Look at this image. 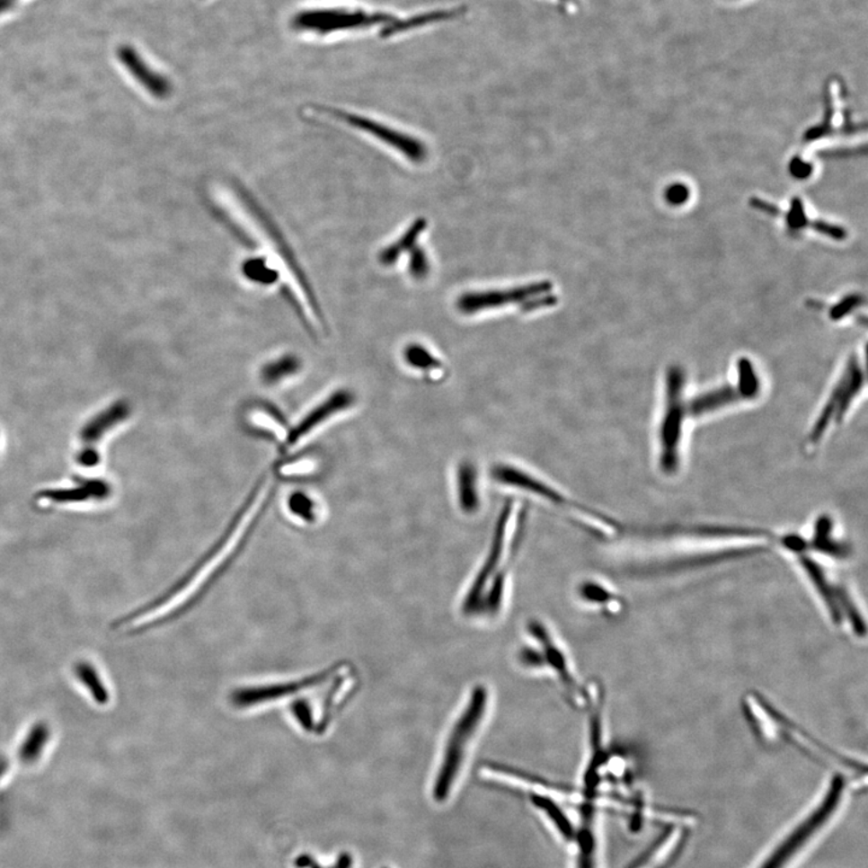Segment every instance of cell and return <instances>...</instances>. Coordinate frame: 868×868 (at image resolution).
Returning <instances> with one entry per match:
<instances>
[{"label":"cell","mask_w":868,"mask_h":868,"mask_svg":"<svg viewBox=\"0 0 868 868\" xmlns=\"http://www.w3.org/2000/svg\"><path fill=\"white\" fill-rule=\"evenodd\" d=\"M358 686L354 667L335 662L299 678L236 687L229 694L228 702L236 712L244 713L281 705L294 729L320 739L330 732Z\"/></svg>","instance_id":"1"},{"label":"cell","mask_w":868,"mask_h":868,"mask_svg":"<svg viewBox=\"0 0 868 868\" xmlns=\"http://www.w3.org/2000/svg\"><path fill=\"white\" fill-rule=\"evenodd\" d=\"M271 488L273 478L264 475L217 545L167 591L115 621L114 629L146 633L180 619L202 602L245 545Z\"/></svg>","instance_id":"2"},{"label":"cell","mask_w":868,"mask_h":868,"mask_svg":"<svg viewBox=\"0 0 868 868\" xmlns=\"http://www.w3.org/2000/svg\"><path fill=\"white\" fill-rule=\"evenodd\" d=\"M686 386V374L683 367L669 366L665 376V394L658 430L659 468L669 476L677 474L682 465L684 430L689 419Z\"/></svg>","instance_id":"3"},{"label":"cell","mask_w":868,"mask_h":868,"mask_svg":"<svg viewBox=\"0 0 868 868\" xmlns=\"http://www.w3.org/2000/svg\"><path fill=\"white\" fill-rule=\"evenodd\" d=\"M845 790L846 783L842 775L832 779L823 799L775 846L774 850L765 856V860L757 868H788L830 824L841 807Z\"/></svg>","instance_id":"4"},{"label":"cell","mask_w":868,"mask_h":868,"mask_svg":"<svg viewBox=\"0 0 868 868\" xmlns=\"http://www.w3.org/2000/svg\"><path fill=\"white\" fill-rule=\"evenodd\" d=\"M864 386V370L859 356L854 354L846 359L841 376L824 402L813 426L807 433L804 447L814 450L828 436V430L838 427L846 418L850 408L860 396Z\"/></svg>","instance_id":"5"},{"label":"cell","mask_w":868,"mask_h":868,"mask_svg":"<svg viewBox=\"0 0 868 868\" xmlns=\"http://www.w3.org/2000/svg\"><path fill=\"white\" fill-rule=\"evenodd\" d=\"M492 474L493 479L499 482L500 484L531 493V495L539 497V499L552 503L553 506L580 511V513L587 515V517L596 518V520L602 522V524L608 525V527H616L617 526L616 522L610 520L605 515L596 513L590 508L571 502L563 493L556 492L552 485L546 484L545 482L538 479L537 476L529 474L528 472L524 471L522 468L515 467L513 465L500 464L492 468Z\"/></svg>","instance_id":"6"},{"label":"cell","mask_w":868,"mask_h":868,"mask_svg":"<svg viewBox=\"0 0 868 868\" xmlns=\"http://www.w3.org/2000/svg\"><path fill=\"white\" fill-rule=\"evenodd\" d=\"M394 17L389 13H369L347 12L341 9L310 10L297 13L294 19V26L301 30L313 31L320 34H330L337 31L354 30V28H367L390 24Z\"/></svg>","instance_id":"7"},{"label":"cell","mask_w":868,"mask_h":868,"mask_svg":"<svg viewBox=\"0 0 868 868\" xmlns=\"http://www.w3.org/2000/svg\"><path fill=\"white\" fill-rule=\"evenodd\" d=\"M323 111L326 114L330 115L331 118L335 120H340V121L349 125L351 128L361 130L363 133H368L370 136L376 137L381 143L389 145L393 149L397 150L398 153L403 154V156L407 157L408 160L412 162H423L426 160L427 147L421 143V141L415 139L408 134L398 132V130L391 128L383 125V123L374 121L368 118H363L361 115L352 114V112H348L344 111H338V109L323 108Z\"/></svg>","instance_id":"8"},{"label":"cell","mask_w":868,"mask_h":868,"mask_svg":"<svg viewBox=\"0 0 868 868\" xmlns=\"http://www.w3.org/2000/svg\"><path fill=\"white\" fill-rule=\"evenodd\" d=\"M553 284L549 281L534 282L525 286L508 289H492V291L468 292L460 296L457 301L458 312L465 315H473L486 310L500 308L509 305H521L532 299L552 292Z\"/></svg>","instance_id":"9"},{"label":"cell","mask_w":868,"mask_h":868,"mask_svg":"<svg viewBox=\"0 0 868 868\" xmlns=\"http://www.w3.org/2000/svg\"><path fill=\"white\" fill-rule=\"evenodd\" d=\"M662 834L630 868H670L686 848L689 821L674 818L663 824Z\"/></svg>","instance_id":"10"},{"label":"cell","mask_w":868,"mask_h":868,"mask_svg":"<svg viewBox=\"0 0 868 868\" xmlns=\"http://www.w3.org/2000/svg\"><path fill=\"white\" fill-rule=\"evenodd\" d=\"M354 403V394L349 393V391L341 390L331 394L330 398L324 400L323 403L314 408L306 418H303L297 426L288 430V438L284 442L286 449L297 447L302 440L312 436L323 423L330 421L338 414L347 412Z\"/></svg>","instance_id":"11"},{"label":"cell","mask_w":868,"mask_h":868,"mask_svg":"<svg viewBox=\"0 0 868 868\" xmlns=\"http://www.w3.org/2000/svg\"><path fill=\"white\" fill-rule=\"evenodd\" d=\"M750 400L754 398L737 381L736 385H722L687 400V412L689 418H704L740 402Z\"/></svg>","instance_id":"12"},{"label":"cell","mask_w":868,"mask_h":868,"mask_svg":"<svg viewBox=\"0 0 868 868\" xmlns=\"http://www.w3.org/2000/svg\"><path fill=\"white\" fill-rule=\"evenodd\" d=\"M119 58L130 74L155 97L164 100L171 94L172 86L169 81L151 70L130 46H122L119 50Z\"/></svg>","instance_id":"13"},{"label":"cell","mask_w":868,"mask_h":868,"mask_svg":"<svg viewBox=\"0 0 868 868\" xmlns=\"http://www.w3.org/2000/svg\"><path fill=\"white\" fill-rule=\"evenodd\" d=\"M580 828L575 835L579 846L578 868H596L595 807L585 801L580 808Z\"/></svg>","instance_id":"14"},{"label":"cell","mask_w":868,"mask_h":868,"mask_svg":"<svg viewBox=\"0 0 868 868\" xmlns=\"http://www.w3.org/2000/svg\"><path fill=\"white\" fill-rule=\"evenodd\" d=\"M129 412L130 408L126 402H118V403L112 404L111 408L95 416L84 427L83 432H81V439L86 444L98 442L105 432L128 418Z\"/></svg>","instance_id":"15"},{"label":"cell","mask_w":868,"mask_h":868,"mask_svg":"<svg viewBox=\"0 0 868 868\" xmlns=\"http://www.w3.org/2000/svg\"><path fill=\"white\" fill-rule=\"evenodd\" d=\"M111 493V486L103 480H81L77 488L68 490H55L46 492L42 497H48L58 502H80L87 500H103Z\"/></svg>","instance_id":"16"},{"label":"cell","mask_w":868,"mask_h":868,"mask_svg":"<svg viewBox=\"0 0 868 868\" xmlns=\"http://www.w3.org/2000/svg\"><path fill=\"white\" fill-rule=\"evenodd\" d=\"M462 13V10L451 9V10H436V12H429L425 13H419V15H414L409 17V19L397 20L394 19L393 22L387 24L381 31V35L384 38L394 37V35H398L404 33V31L415 30V28H420L423 26H429V24L442 22V21L453 19Z\"/></svg>","instance_id":"17"},{"label":"cell","mask_w":868,"mask_h":868,"mask_svg":"<svg viewBox=\"0 0 868 868\" xmlns=\"http://www.w3.org/2000/svg\"><path fill=\"white\" fill-rule=\"evenodd\" d=\"M427 227V221L423 218L415 221L414 224L411 226V228L401 236L397 242L393 243V244L385 248L383 252H380L379 261L383 266H393L394 263L397 262L404 252H411L416 246V242H418L419 236L421 233L425 231Z\"/></svg>","instance_id":"18"},{"label":"cell","mask_w":868,"mask_h":868,"mask_svg":"<svg viewBox=\"0 0 868 868\" xmlns=\"http://www.w3.org/2000/svg\"><path fill=\"white\" fill-rule=\"evenodd\" d=\"M403 358L409 367L422 373L429 374L443 370V362L421 344H409L404 349Z\"/></svg>","instance_id":"19"},{"label":"cell","mask_w":868,"mask_h":868,"mask_svg":"<svg viewBox=\"0 0 868 868\" xmlns=\"http://www.w3.org/2000/svg\"><path fill=\"white\" fill-rule=\"evenodd\" d=\"M458 500L465 511L475 510L479 506L476 475L471 465H462L458 471Z\"/></svg>","instance_id":"20"},{"label":"cell","mask_w":868,"mask_h":868,"mask_svg":"<svg viewBox=\"0 0 868 868\" xmlns=\"http://www.w3.org/2000/svg\"><path fill=\"white\" fill-rule=\"evenodd\" d=\"M242 273L249 281L261 286H271L278 282L279 271L270 266V261L252 257L242 264Z\"/></svg>","instance_id":"21"},{"label":"cell","mask_w":868,"mask_h":868,"mask_svg":"<svg viewBox=\"0 0 868 868\" xmlns=\"http://www.w3.org/2000/svg\"><path fill=\"white\" fill-rule=\"evenodd\" d=\"M535 806L538 807L539 810L545 811L550 819H552L553 824L555 825L557 830L560 834L563 836L567 841H573L575 838V832L573 825L568 820L566 815L563 811L560 810L559 806L553 800L548 799V797L541 795H534L532 797Z\"/></svg>","instance_id":"22"},{"label":"cell","mask_w":868,"mask_h":868,"mask_svg":"<svg viewBox=\"0 0 868 868\" xmlns=\"http://www.w3.org/2000/svg\"><path fill=\"white\" fill-rule=\"evenodd\" d=\"M297 369V359L284 358L267 366V368L263 370V376L268 383H278V381L284 379V377L292 376Z\"/></svg>","instance_id":"23"},{"label":"cell","mask_w":868,"mask_h":868,"mask_svg":"<svg viewBox=\"0 0 868 868\" xmlns=\"http://www.w3.org/2000/svg\"><path fill=\"white\" fill-rule=\"evenodd\" d=\"M288 502L289 509L296 517L306 522L315 520V504L305 493H296Z\"/></svg>","instance_id":"24"},{"label":"cell","mask_w":868,"mask_h":868,"mask_svg":"<svg viewBox=\"0 0 868 868\" xmlns=\"http://www.w3.org/2000/svg\"><path fill=\"white\" fill-rule=\"evenodd\" d=\"M409 271L415 279H423L430 273V261L427 259L426 252L419 246L412 249L411 262H409Z\"/></svg>","instance_id":"25"},{"label":"cell","mask_w":868,"mask_h":868,"mask_svg":"<svg viewBox=\"0 0 868 868\" xmlns=\"http://www.w3.org/2000/svg\"><path fill=\"white\" fill-rule=\"evenodd\" d=\"M77 461L84 467H93V465H98V462H100V455L94 449L86 447V449L81 451L79 456H77Z\"/></svg>","instance_id":"26"},{"label":"cell","mask_w":868,"mask_h":868,"mask_svg":"<svg viewBox=\"0 0 868 868\" xmlns=\"http://www.w3.org/2000/svg\"><path fill=\"white\" fill-rule=\"evenodd\" d=\"M684 197L686 199V190H684L682 186H674L672 190H669V200H672V202H682Z\"/></svg>","instance_id":"27"}]
</instances>
